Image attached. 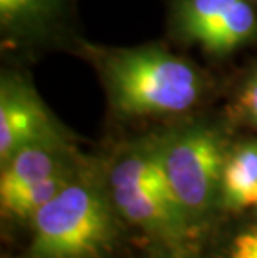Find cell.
Here are the masks:
<instances>
[{
	"label": "cell",
	"instance_id": "6da1fadb",
	"mask_svg": "<svg viewBox=\"0 0 257 258\" xmlns=\"http://www.w3.org/2000/svg\"><path fill=\"white\" fill-rule=\"evenodd\" d=\"M107 186L82 172L32 217L25 258H109L119 241Z\"/></svg>",
	"mask_w": 257,
	"mask_h": 258
},
{
	"label": "cell",
	"instance_id": "7a4b0ae2",
	"mask_svg": "<svg viewBox=\"0 0 257 258\" xmlns=\"http://www.w3.org/2000/svg\"><path fill=\"white\" fill-rule=\"evenodd\" d=\"M106 65L112 102L122 113H179L200 97L197 70L161 48L120 52Z\"/></svg>",
	"mask_w": 257,
	"mask_h": 258
},
{
	"label": "cell",
	"instance_id": "3957f363",
	"mask_svg": "<svg viewBox=\"0 0 257 258\" xmlns=\"http://www.w3.org/2000/svg\"><path fill=\"white\" fill-rule=\"evenodd\" d=\"M161 163L190 227H199L221 207L227 153L214 130L189 127L156 139Z\"/></svg>",
	"mask_w": 257,
	"mask_h": 258
},
{
	"label": "cell",
	"instance_id": "277c9868",
	"mask_svg": "<svg viewBox=\"0 0 257 258\" xmlns=\"http://www.w3.org/2000/svg\"><path fill=\"white\" fill-rule=\"evenodd\" d=\"M107 188L119 215L140 228L156 245H187L192 227L179 203L159 195L142 182L122 155L109 170Z\"/></svg>",
	"mask_w": 257,
	"mask_h": 258
},
{
	"label": "cell",
	"instance_id": "5b68a950",
	"mask_svg": "<svg viewBox=\"0 0 257 258\" xmlns=\"http://www.w3.org/2000/svg\"><path fill=\"white\" fill-rule=\"evenodd\" d=\"M69 140L34 89L20 77L4 75L0 85V165L20 148Z\"/></svg>",
	"mask_w": 257,
	"mask_h": 258
},
{
	"label": "cell",
	"instance_id": "8992f818",
	"mask_svg": "<svg viewBox=\"0 0 257 258\" xmlns=\"http://www.w3.org/2000/svg\"><path fill=\"white\" fill-rule=\"evenodd\" d=\"M79 162L69 140L39 142L15 152L2 163L0 202L20 194L54 175L77 170Z\"/></svg>",
	"mask_w": 257,
	"mask_h": 258
},
{
	"label": "cell",
	"instance_id": "52a82bcc",
	"mask_svg": "<svg viewBox=\"0 0 257 258\" xmlns=\"http://www.w3.org/2000/svg\"><path fill=\"white\" fill-rule=\"evenodd\" d=\"M221 207L237 212L257 207V142H244L227 153L222 172Z\"/></svg>",
	"mask_w": 257,
	"mask_h": 258
},
{
	"label": "cell",
	"instance_id": "ba28073f",
	"mask_svg": "<svg viewBox=\"0 0 257 258\" xmlns=\"http://www.w3.org/2000/svg\"><path fill=\"white\" fill-rule=\"evenodd\" d=\"M255 12L247 0H239L226 14L197 37L207 52L226 53L247 42L255 32Z\"/></svg>",
	"mask_w": 257,
	"mask_h": 258
},
{
	"label": "cell",
	"instance_id": "9c48e42d",
	"mask_svg": "<svg viewBox=\"0 0 257 258\" xmlns=\"http://www.w3.org/2000/svg\"><path fill=\"white\" fill-rule=\"evenodd\" d=\"M82 173V170H70V172H64L54 177L43 180V182L37 183L30 188H27L20 194L10 197V199L0 202L2 207V215L9 218H15V220H32L40 208L50 202L60 190H64L74 178H77Z\"/></svg>",
	"mask_w": 257,
	"mask_h": 258
},
{
	"label": "cell",
	"instance_id": "30bf717a",
	"mask_svg": "<svg viewBox=\"0 0 257 258\" xmlns=\"http://www.w3.org/2000/svg\"><path fill=\"white\" fill-rule=\"evenodd\" d=\"M239 0H184L179 10V25L190 40L207 30Z\"/></svg>",
	"mask_w": 257,
	"mask_h": 258
},
{
	"label": "cell",
	"instance_id": "8fae6325",
	"mask_svg": "<svg viewBox=\"0 0 257 258\" xmlns=\"http://www.w3.org/2000/svg\"><path fill=\"white\" fill-rule=\"evenodd\" d=\"M57 0H0V20L7 29L42 24L56 10Z\"/></svg>",
	"mask_w": 257,
	"mask_h": 258
},
{
	"label": "cell",
	"instance_id": "7c38bea8",
	"mask_svg": "<svg viewBox=\"0 0 257 258\" xmlns=\"http://www.w3.org/2000/svg\"><path fill=\"white\" fill-rule=\"evenodd\" d=\"M227 258H257V227L245 228L232 238Z\"/></svg>",
	"mask_w": 257,
	"mask_h": 258
},
{
	"label": "cell",
	"instance_id": "4fadbf2b",
	"mask_svg": "<svg viewBox=\"0 0 257 258\" xmlns=\"http://www.w3.org/2000/svg\"><path fill=\"white\" fill-rule=\"evenodd\" d=\"M240 103H242V108L249 115V118L257 125V74L245 85L242 97H240Z\"/></svg>",
	"mask_w": 257,
	"mask_h": 258
},
{
	"label": "cell",
	"instance_id": "5bb4252c",
	"mask_svg": "<svg viewBox=\"0 0 257 258\" xmlns=\"http://www.w3.org/2000/svg\"><path fill=\"white\" fill-rule=\"evenodd\" d=\"M150 258H197L192 251L187 250V246H164L156 245Z\"/></svg>",
	"mask_w": 257,
	"mask_h": 258
}]
</instances>
